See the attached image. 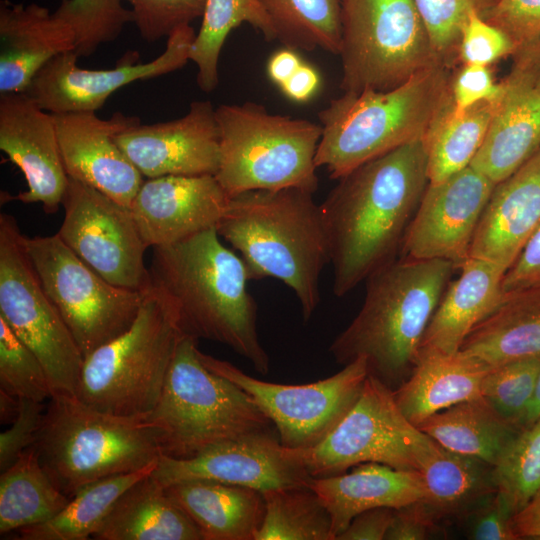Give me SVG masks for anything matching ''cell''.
I'll return each mask as SVG.
<instances>
[{
    "instance_id": "1",
    "label": "cell",
    "mask_w": 540,
    "mask_h": 540,
    "mask_svg": "<svg viewBox=\"0 0 540 540\" xmlns=\"http://www.w3.org/2000/svg\"><path fill=\"white\" fill-rule=\"evenodd\" d=\"M338 180L319 206L333 292L343 297L400 254L429 184L424 139L374 158Z\"/></svg>"
},
{
    "instance_id": "2",
    "label": "cell",
    "mask_w": 540,
    "mask_h": 540,
    "mask_svg": "<svg viewBox=\"0 0 540 540\" xmlns=\"http://www.w3.org/2000/svg\"><path fill=\"white\" fill-rule=\"evenodd\" d=\"M149 272L150 289L168 305L183 334L224 344L258 373L269 372L246 266L221 243L216 227L153 247Z\"/></svg>"
},
{
    "instance_id": "3",
    "label": "cell",
    "mask_w": 540,
    "mask_h": 540,
    "mask_svg": "<svg viewBox=\"0 0 540 540\" xmlns=\"http://www.w3.org/2000/svg\"><path fill=\"white\" fill-rule=\"evenodd\" d=\"M457 270L443 259L400 257L371 274L358 314L329 352L347 365L359 357L369 375L395 391L412 374L427 326Z\"/></svg>"
},
{
    "instance_id": "4",
    "label": "cell",
    "mask_w": 540,
    "mask_h": 540,
    "mask_svg": "<svg viewBox=\"0 0 540 540\" xmlns=\"http://www.w3.org/2000/svg\"><path fill=\"white\" fill-rule=\"evenodd\" d=\"M217 232L243 260L249 280L271 277L296 295L304 321L320 303V277L330 263L320 206L299 188L231 196Z\"/></svg>"
},
{
    "instance_id": "5",
    "label": "cell",
    "mask_w": 540,
    "mask_h": 540,
    "mask_svg": "<svg viewBox=\"0 0 540 540\" xmlns=\"http://www.w3.org/2000/svg\"><path fill=\"white\" fill-rule=\"evenodd\" d=\"M450 67L423 70L386 91L366 89L332 99L318 113L322 136L315 163L339 179L400 146L424 139L451 103Z\"/></svg>"
},
{
    "instance_id": "6",
    "label": "cell",
    "mask_w": 540,
    "mask_h": 540,
    "mask_svg": "<svg viewBox=\"0 0 540 540\" xmlns=\"http://www.w3.org/2000/svg\"><path fill=\"white\" fill-rule=\"evenodd\" d=\"M197 343L181 336L160 398L144 416L161 454L189 459L231 440L277 432L244 390L203 365Z\"/></svg>"
},
{
    "instance_id": "7",
    "label": "cell",
    "mask_w": 540,
    "mask_h": 540,
    "mask_svg": "<svg viewBox=\"0 0 540 540\" xmlns=\"http://www.w3.org/2000/svg\"><path fill=\"white\" fill-rule=\"evenodd\" d=\"M32 447L52 482L69 498L92 482L141 470L162 455L156 432L144 417L105 413L61 393L49 399Z\"/></svg>"
},
{
    "instance_id": "8",
    "label": "cell",
    "mask_w": 540,
    "mask_h": 540,
    "mask_svg": "<svg viewBox=\"0 0 540 540\" xmlns=\"http://www.w3.org/2000/svg\"><path fill=\"white\" fill-rule=\"evenodd\" d=\"M216 119L215 177L229 197L250 190L318 189L315 157L321 124L272 114L254 102L222 104Z\"/></svg>"
},
{
    "instance_id": "9",
    "label": "cell",
    "mask_w": 540,
    "mask_h": 540,
    "mask_svg": "<svg viewBox=\"0 0 540 540\" xmlns=\"http://www.w3.org/2000/svg\"><path fill=\"white\" fill-rule=\"evenodd\" d=\"M183 335L151 289L133 324L84 358L76 397L99 411L144 417L157 404Z\"/></svg>"
},
{
    "instance_id": "10",
    "label": "cell",
    "mask_w": 540,
    "mask_h": 540,
    "mask_svg": "<svg viewBox=\"0 0 540 540\" xmlns=\"http://www.w3.org/2000/svg\"><path fill=\"white\" fill-rule=\"evenodd\" d=\"M338 55L343 93L390 90L442 64L414 0H342Z\"/></svg>"
},
{
    "instance_id": "11",
    "label": "cell",
    "mask_w": 540,
    "mask_h": 540,
    "mask_svg": "<svg viewBox=\"0 0 540 540\" xmlns=\"http://www.w3.org/2000/svg\"><path fill=\"white\" fill-rule=\"evenodd\" d=\"M440 448L403 415L393 391L368 375L352 408L320 443L287 450L317 479L369 462L421 472Z\"/></svg>"
},
{
    "instance_id": "12",
    "label": "cell",
    "mask_w": 540,
    "mask_h": 540,
    "mask_svg": "<svg viewBox=\"0 0 540 540\" xmlns=\"http://www.w3.org/2000/svg\"><path fill=\"white\" fill-rule=\"evenodd\" d=\"M15 218L0 215V317L38 357L53 394L76 397L84 356L46 294Z\"/></svg>"
},
{
    "instance_id": "13",
    "label": "cell",
    "mask_w": 540,
    "mask_h": 540,
    "mask_svg": "<svg viewBox=\"0 0 540 540\" xmlns=\"http://www.w3.org/2000/svg\"><path fill=\"white\" fill-rule=\"evenodd\" d=\"M41 284L84 358L125 332L147 292L113 285L81 260L56 234L24 237Z\"/></svg>"
},
{
    "instance_id": "14",
    "label": "cell",
    "mask_w": 540,
    "mask_h": 540,
    "mask_svg": "<svg viewBox=\"0 0 540 540\" xmlns=\"http://www.w3.org/2000/svg\"><path fill=\"white\" fill-rule=\"evenodd\" d=\"M198 355L206 368L249 395L274 424L281 444L289 449L320 443L352 408L369 375L365 359L359 357L328 378L288 385L255 378L200 350Z\"/></svg>"
},
{
    "instance_id": "15",
    "label": "cell",
    "mask_w": 540,
    "mask_h": 540,
    "mask_svg": "<svg viewBox=\"0 0 540 540\" xmlns=\"http://www.w3.org/2000/svg\"><path fill=\"white\" fill-rule=\"evenodd\" d=\"M57 235L87 265L118 287L147 292L144 242L131 209L68 177Z\"/></svg>"
},
{
    "instance_id": "16",
    "label": "cell",
    "mask_w": 540,
    "mask_h": 540,
    "mask_svg": "<svg viewBox=\"0 0 540 540\" xmlns=\"http://www.w3.org/2000/svg\"><path fill=\"white\" fill-rule=\"evenodd\" d=\"M195 36L190 24L183 25L168 36L165 50L154 60L129 59L112 69L81 68L74 50L61 53L37 72L25 93L50 113L96 112L121 87L181 69L190 60Z\"/></svg>"
},
{
    "instance_id": "17",
    "label": "cell",
    "mask_w": 540,
    "mask_h": 540,
    "mask_svg": "<svg viewBox=\"0 0 540 540\" xmlns=\"http://www.w3.org/2000/svg\"><path fill=\"white\" fill-rule=\"evenodd\" d=\"M495 183L468 166L429 183L403 240L400 257L443 259L457 269L469 258L480 216Z\"/></svg>"
},
{
    "instance_id": "18",
    "label": "cell",
    "mask_w": 540,
    "mask_h": 540,
    "mask_svg": "<svg viewBox=\"0 0 540 540\" xmlns=\"http://www.w3.org/2000/svg\"><path fill=\"white\" fill-rule=\"evenodd\" d=\"M152 475L165 487L181 481L204 479L261 492L311 486L313 481L281 444L277 432L231 440L189 459L161 455Z\"/></svg>"
},
{
    "instance_id": "19",
    "label": "cell",
    "mask_w": 540,
    "mask_h": 540,
    "mask_svg": "<svg viewBox=\"0 0 540 540\" xmlns=\"http://www.w3.org/2000/svg\"><path fill=\"white\" fill-rule=\"evenodd\" d=\"M52 114L67 176L130 208L144 176L115 136L141 120L120 112L109 119H101L92 111Z\"/></svg>"
},
{
    "instance_id": "20",
    "label": "cell",
    "mask_w": 540,
    "mask_h": 540,
    "mask_svg": "<svg viewBox=\"0 0 540 540\" xmlns=\"http://www.w3.org/2000/svg\"><path fill=\"white\" fill-rule=\"evenodd\" d=\"M129 160L147 178L215 175L219 129L210 101H193L181 118L136 124L115 136Z\"/></svg>"
},
{
    "instance_id": "21",
    "label": "cell",
    "mask_w": 540,
    "mask_h": 540,
    "mask_svg": "<svg viewBox=\"0 0 540 540\" xmlns=\"http://www.w3.org/2000/svg\"><path fill=\"white\" fill-rule=\"evenodd\" d=\"M0 149L22 171L27 189L14 199L55 213L66 192L55 120L25 92L0 94Z\"/></svg>"
},
{
    "instance_id": "22",
    "label": "cell",
    "mask_w": 540,
    "mask_h": 540,
    "mask_svg": "<svg viewBox=\"0 0 540 540\" xmlns=\"http://www.w3.org/2000/svg\"><path fill=\"white\" fill-rule=\"evenodd\" d=\"M229 198L215 175H168L144 181L130 209L153 248L217 227Z\"/></svg>"
},
{
    "instance_id": "23",
    "label": "cell",
    "mask_w": 540,
    "mask_h": 540,
    "mask_svg": "<svg viewBox=\"0 0 540 540\" xmlns=\"http://www.w3.org/2000/svg\"><path fill=\"white\" fill-rule=\"evenodd\" d=\"M487 134L470 166L495 184L523 166L540 148V90L525 57L516 52Z\"/></svg>"
},
{
    "instance_id": "24",
    "label": "cell",
    "mask_w": 540,
    "mask_h": 540,
    "mask_svg": "<svg viewBox=\"0 0 540 540\" xmlns=\"http://www.w3.org/2000/svg\"><path fill=\"white\" fill-rule=\"evenodd\" d=\"M540 226V148L496 184L480 216L469 257L507 271Z\"/></svg>"
},
{
    "instance_id": "25",
    "label": "cell",
    "mask_w": 540,
    "mask_h": 540,
    "mask_svg": "<svg viewBox=\"0 0 540 540\" xmlns=\"http://www.w3.org/2000/svg\"><path fill=\"white\" fill-rule=\"evenodd\" d=\"M74 49L72 30L48 8L0 2V94L25 92L48 61Z\"/></svg>"
},
{
    "instance_id": "26",
    "label": "cell",
    "mask_w": 540,
    "mask_h": 540,
    "mask_svg": "<svg viewBox=\"0 0 540 540\" xmlns=\"http://www.w3.org/2000/svg\"><path fill=\"white\" fill-rule=\"evenodd\" d=\"M311 487L331 516L333 540L365 510L398 509L426 496L420 472L373 462L356 465L342 474L313 479Z\"/></svg>"
},
{
    "instance_id": "27",
    "label": "cell",
    "mask_w": 540,
    "mask_h": 540,
    "mask_svg": "<svg viewBox=\"0 0 540 540\" xmlns=\"http://www.w3.org/2000/svg\"><path fill=\"white\" fill-rule=\"evenodd\" d=\"M450 281L424 333L420 349L453 354L470 331L503 301L505 270L469 257Z\"/></svg>"
},
{
    "instance_id": "28",
    "label": "cell",
    "mask_w": 540,
    "mask_h": 540,
    "mask_svg": "<svg viewBox=\"0 0 540 540\" xmlns=\"http://www.w3.org/2000/svg\"><path fill=\"white\" fill-rule=\"evenodd\" d=\"M490 367L472 355L419 351L410 377L395 391L403 415L415 426L431 415L457 403L481 396Z\"/></svg>"
},
{
    "instance_id": "29",
    "label": "cell",
    "mask_w": 540,
    "mask_h": 540,
    "mask_svg": "<svg viewBox=\"0 0 540 540\" xmlns=\"http://www.w3.org/2000/svg\"><path fill=\"white\" fill-rule=\"evenodd\" d=\"M165 488L198 526L203 540H255L265 514L261 491L204 479Z\"/></svg>"
},
{
    "instance_id": "30",
    "label": "cell",
    "mask_w": 540,
    "mask_h": 540,
    "mask_svg": "<svg viewBox=\"0 0 540 540\" xmlns=\"http://www.w3.org/2000/svg\"><path fill=\"white\" fill-rule=\"evenodd\" d=\"M152 472L117 499L94 539L203 540L198 526L172 500Z\"/></svg>"
},
{
    "instance_id": "31",
    "label": "cell",
    "mask_w": 540,
    "mask_h": 540,
    "mask_svg": "<svg viewBox=\"0 0 540 540\" xmlns=\"http://www.w3.org/2000/svg\"><path fill=\"white\" fill-rule=\"evenodd\" d=\"M460 351L490 368L540 356V290L505 294L464 339Z\"/></svg>"
},
{
    "instance_id": "32",
    "label": "cell",
    "mask_w": 540,
    "mask_h": 540,
    "mask_svg": "<svg viewBox=\"0 0 540 540\" xmlns=\"http://www.w3.org/2000/svg\"><path fill=\"white\" fill-rule=\"evenodd\" d=\"M417 427L444 449L492 466L522 429L500 415L482 396L441 410Z\"/></svg>"
},
{
    "instance_id": "33",
    "label": "cell",
    "mask_w": 540,
    "mask_h": 540,
    "mask_svg": "<svg viewBox=\"0 0 540 540\" xmlns=\"http://www.w3.org/2000/svg\"><path fill=\"white\" fill-rule=\"evenodd\" d=\"M420 473L426 487L422 500L439 523L460 521L497 492L492 465L443 447Z\"/></svg>"
},
{
    "instance_id": "34",
    "label": "cell",
    "mask_w": 540,
    "mask_h": 540,
    "mask_svg": "<svg viewBox=\"0 0 540 540\" xmlns=\"http://www.w3.org/2000/svg\"><path fill=\"white\" fill-rule=\"evenodd\" d=\"M70 498L52 482L33 447L0 475V533L45 523L59 514Z\"/></svg>"
},
{
    "instance_id": "35",
    "label": "cell",
    "mask_w": 540,
    "mask_h": 540,
    "mask_svg": "<svg viewBox=\"0 0 540 540\" xmlns=\"http://www.w3.org/2000/svg\"><path fill=\"white\" fill-rule=\"evenodd\" d=\"M500 98L480 102L462 112L453 110L450 103L424 138L429 183H439L470 166Z\"/></svg>"
},
{
    "instance_id": "36",
    "label": "cell",
    "mask_w": 540,
    "mask_h": 540,
    "mask_svg": "<svg viewBox=\"0 0 540 540\" xmlns=\"http://www.w3.org/2000/svg\"><path fill=\"white\" fill-rule=\"evenodd\" d=\"M157 462L141 470L106 477L82 487L54 518L18 530V538L86 540L93 537L117 499L134 483L150 474Z\"/></svg>"
},
{
    "instance_id": "37",
    "label": "cell",
    "mask_w": 540,
    "mask_h": 540,
    "mask_svg": "<svg viewBox=\"0 0 540 540\" xmlns=\"http://www.w3.org/2000/svg\"><path fill=\"white\" fill-rule=\"evenodd\" d=\"M243 22L276 39L269 16L259 0H206L202 22L191 45L189 59L198 68L197 83L206 93L218 85V62L229 33Z\"/></svg>"
},
{
    "instance_id": "38",
    "label": "cell",
    "mask_w": 540,
    "mask_h": 540,
    "mask_svg": "<svg viewBox=\"0 0 540 540\" xmlns=\"http://www.w3.org/2000/svg\"><path fill=\"white\" fill-rule=\"evenodd\" d=\"M276 39L293 50L339 53L342 0H259Z\"/></svg>"
},
{
    "instance_id": "39",
    "label": "cell",
    "mask_w": 540,
    "mask_h": 540,
    "mask_svg": "<svg viewBox=\"0 0 540 540\" xmlns=\"http://www.w3.org/2000/svg\"><path fill=\"white\" fill-rule=\"evenodd\" d=\"M262 493L265 514L255 540H333L331 516L311 486Z\"/></svg>"
},
{
    "instance_id": "40",
    "label": "cell",
    "mask_w": 540,
    "mask_h": 540,
    "mask_svg": "<svg viewBox=\"0 0 540 540\" xmlns=\"http://www.w3.org/2000/svg\"><path fill=\"white\" fill-rule=\"evenodd\" d=\"M497 492L513 515L540 488V417L523 427L493 466Z\"/></svg>"
},
{
    "instance_id": "41",
    "label": "cell",
    "mask_w": 540,
    "mask_h": 540,
    "mask_svg": "<svg viewBox=\"0 0 540 540\" xmlns=\"http://www.w3.org/2000/svg\"><path fill=\"white\" fill-rule=\"evenodd\" d=\"M53 13L72 30L74 51L79 57L89 56L102 44L114 41L133 21L123 0H61Z\"/></svg>"
},
{
    "instance_id": "42",
    "label": "cell",
    "mask_w": 540,
    "mask_h": 540,
    "mask_svg": "<svg viewBox=\"0 0 540 540\" xmlns=\"http://www.w3.org/2000/svg\"><path fill=\"white\" fill-rule=\"evenodd\" d=\"M0 389L44 403L53 395L47 372L34 352L0 317Z\"/></svg>"
},
{
    "instance_id": "43",
    "label": "cell",
    "mask_w": 540,
    "mask_h": 540,
    "mask_svg": "<svg viewBox=\"0 0 540 540\" xmlns=\"http://www.w3.org/2000/svg\"><path fill=\"white\" fill-rule=\"evenodd\" d=\"M539 371L540 356L490 368L482 383L481 396L500 415L521 428Z\"/></svg>"
},
{
    "instance_id": "44",
    "label": "cell",
    "mask_w": 540,
    "mask_h": 540,
    "mask_svg": "<svg viewBox=\"0 0 540 540\" xmlns=\"http://www.w3.org/2000/svg\"><path fill=\"white\" fill-rule=\"evenodd\" d=\"M440 62L454 65L463 27L472 13L482 18L498 0H414Z\"/></svg>"
},
{
    "instance_id": "45",
    "label": "cell",
    "mask_w": 540,
    "mask_h": 540,
    "mask_svg": "<svg viewBox=\"0 0 540 540\" xmlns=\"http://www.w3.org/2000/svg\"><path fill=\"white\" fill-rule=\"evenodd\" d=\"M131 6L140 36L155 42L202 17L206 0H123Z\"/></svg>"
},
{
    "instance_id": "46",
    "label": "cell",
    "mask_w": 540,
    "mask_h": 540,
    "mask_svg": "<svg viewBox=\"0 0 540 540\" xmlns=\"http://www.w3.org/2000/svg\"><path fill=\"white\" fill-rule=\"evenodd\" d=\"M516 51V44L505 32L472 13L461 33L457 60L462 64L489 66Z\"/></svg>"
},
{
    "instance_id": "47",
    "label": "cell",
    "mask_w": 540,
    "mask_h": 540,
    "mask_svg": "<svg viewBox=\"0 0 540 540\" xmlns=\"http://www.w3.org/2000/svg\"><path fill=\"white\" fill-rule=\"evenodd\" d=\"M483 19L505 32L518 50L540 37V0H498Z\"/></svg>"
},
{
    "instance_id": "48",
    "label": "cell",
    "mask_w": 540,
    "mask_h": 540,
    "mask_svg": "<svg viewBox=\"0 0 540 540\" xmlns=\"http://www.w3.org/2000/svg\"><path fill=\"white\" fill-rule=\"evenodd\" d=\"M45 406L41 402L19 398V410L11 426L0 434V471L10 467L35 443L42 425Z\"/></svg>"
},
{
    "instance_id": "49",
    "label": "cell",
    "mask_w": 540,
    "mask_h": 540,
    "mask_svg": "<svg viewBox=\"0 0 540 540\" xmlns=\"http://www.w3.org/2000/svg\"><path fill=\"white\" fill-rule=\"evenodd\" d=\"M513 513L504 498L496 492L470 511L459 522L468 539L518 540L512 525Z\"/></svg>"
},
{
    "instance_id": "50",
    "label": "cell",
    "mask_w": 540,
    "mask_h": 540,
    "mask_svg": "<svg viewBox=\"0 0 540 540\" xmlns=\"http://www.w3.org/2000/svg\"><path fill=\"white\" fill-rule=\"evenodd\" d=\"M504 88V81L495 82L488 66L463 64L451 79V107L462 112L480 102L497 100Z\"/></svg>"
},
{
    "instance_id": "51",
    "label": "cell",
    "mask_w": 540,
    "mask_h": 540,
    "mask_svg": "<svg viewBox=\"0 0 540 540\" xmlns=\"http://www.w3.org/2000/svg\"><path fill=\"white\" fill-rule=\"evenodd\" d=\"M534 289L540 290V226L502 279L504 295Z\"/></svg>"
},
{
    "instance_id": "52",
    "label": "cell",
    "mask_w": 540,
    "mask_h": 540,
    "mask_svg": "<svg viewBox=\"0 0 540 540\" xmlns=\"http://www.w3.org/2000/svg\"><path fill=\"white\" fill-rule=\"evenodd\" d=\"M438 524L421 499L395 509L385 540H423L438 528Z\"/></svg>"
},
{
    "instance_id": "53",
    "label": "cell",
    "mask_w": 540,
    "mask_h": 540,
    "mask_svg": "<svg viewBox=\"0 0 540 540\" xmlns=\"http://www.w3.org/2000/svg\"><path fill=\"white\" fill-rule=\"evenodd\" d=\"M395 509L376 507L356 515L335 540H385Z\"/></svg>"
},
{
    "instance_id": "54",
    "label": "cell",
    "mask_w": 540,
    "mask_h": 540,
    "mask_svg": "<svg viewBox=\"0 0 540 540\" xmlns=\"http://www.w3.org/2000/svg\"><path fill=\"white\" fill-rule=\"evenodd\" d=\"M320 77L317 71L304 63L280 86L287 97L294 101H308L318 90Z\"/></svg>"
},
{
    "instance_id": "55",
    "label": "cell",
    "mask_w": 540,
    "mask_h": 540,
    "mask_svg": "<svg viewBox=\"0 0 540 540\" xmlns=\"http://www.w3.org/2000/svg\"><path fill=\"white\" fill-rule=\"evenodd\" d=\"M512 525L519 539H540V488L528 503L513 515Z\"/></svg>"
},
{
    "instance_id": "56",
    "label": "cell",
    "mask_w": 540,
    "mask_h": 540,
    "mask_svg": "<svg viewBox=\"0 0 540 540\" xmlns=\"http://www.w3.org/2000/svg\"><path fill=\"white\" fill-rule=\"evenodd\" d=\"M302 63L295 51L286 47L270 57L267 66L268 75L280 87L298 70Z\"/></svg>"
},
{
    "instance_id": "57",
    "label": "cell",
    "mask_w": 540,
    "mask_h": 540,
    "mask_svg": "<svg viewBox=\"0 0 540 540\" xmlns=\"http://www.w3.org/2000/svg\"><path fill=\"white\" fill-rule=\"evenodd\" d=\"M516 52L522 54L527 60L531 68L535 84L540 90V37L534 42L522 46Z\"/></svg>"
},
{
    "instance_id": "58",
    "label": "cell",
    "mask_w": 540,
    "mask_h": 540,
    "mask_svg": "<svg viewBox=\"0 0 540 540\" xmlns=\"http://www.w3.org/2000/svg\"><path fill=\"white\" fill-rule=\"evenodd\" d=\"M19 410V398L0 389V419L1 423H12Z\"/></svg>"
},
{
    "instance_id": "59",
    "label": "cell",
    "mask_w": 540,
    "mask_h": 540,
    "mask_svg": "<svg viewBox=\"0 0 540 540\" xmlns=\"http://www.w3.org/2000/svg\"><path fill=\"white\" fill-rule=\"evenodd\" d=\"M539 417H540V371L538 374V378H537V382H536L532 399L520 422L521 428L526 427L527 425L531 424Z\"/></svg>"
}]
</instances>
